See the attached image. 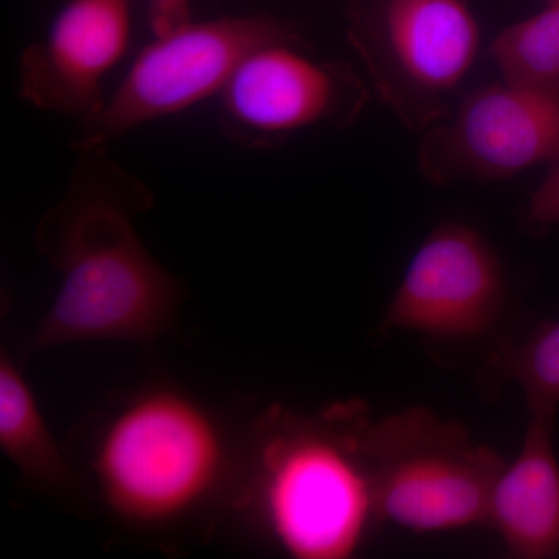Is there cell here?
<instances>
[{
    "label": "cell",
    "instance_id": "4fadbf2b",
    "mask_svg": "<svg viewBox=\"0 0 559 559\" xmlns=\"http://www.w3.org/2000/svg\"><path fill=\"white\" fill-rule=\"evenodd\" d=\"M502 80L530 86H559V0L503 28L489 46Z\"/></svg>",
    "mask_w": 559,
    "mask_h": 559
},
{
    "label": "cell",
    "instance_id": "30bf717a",
    "mask_svg": "<svg viewBox=\"0 0 559 559\" xmlns=\"http://www.w3.org/2000/svg\"><path fill=\"white\" fill-rule=\"evenodd\" d=\"M130 0H69L20 60V94L40 110L91 119L102 83L130 47Z\"/></svg>",
    "mask_w": 559,
    "mask_h": 559
},
{
    "label": "cell",
    "instance_id": "3957f363",
    "mask_svg": "<svg viewBox=\"0 0 559 559\" xmlns=\"http://www.w3.org/2000/svg\"><path fill=\"white\" fill-rule=\"evenodd\" d=\"M219 419L180 390L156 385L103 423L91 469L106 509L135 528H168L200 513L230 479Z\"/></svg>",
    "mask_w": 559,
    "mask_h": 559
},
{
    "label": "cell",
    "instance_id": "5bb4252c",
    "mask_svg": "<svg viewBox=\"0 0 559 559\" xmlns=\"http://www.w3.org/2000/svg\"><path fill=\"white\" fill-rule=\"evenodd\" d=\"M500 371L524 392L530 415L557 417L559 407V319L539 323L524 341L503 352Z\"/></svg>",
    "mask_w": 559,
    "mask_h": 559
},
{
    "label": "cell",
    "instance_id": "8fae6325",
    "mask_svg": "<svg viewBox=\"0 0 559 559\" xmlns=\"http://www.w3.org/2000/svg\"><path fill=\"white\" fill-rule=\"evenodd\" d=\"M555 418L530 415L520 455L506 465L489 499L487 525L514 558L559 555V462Z\"/></svg>",
    "mask_w": 559,
    "mask_h": 559
},
{
    "label": "cell",
    "instance_id": "8992f818",
    "mask_svg": "<svg viewBox=\"0 0 559 559\" xmlns=\"http://www.w3.org/2000/svg\"><path fill=\"white\" fill-rule=\"evenodd\" d=\"M479 25L463 0H382L349 39L374 90L414 130L447 119L479 50Z\"/></svg>",
    "mask_w": 559,
    "mask_h": 559
},
{
    "label": "cell",
    "instance_id": "ba28073f",
    "mask_svg": "<svg viewBox=\"0 0 559 559\" xmlns=\"http://www.w3.org/2000/svg\"><path fill=\"white\" fill-rule=\"evenodd\" d=\"M277 40L250 51L219 94L229 138L267 146L320 123L345 124L366 103V87L344 62L316 61Z\"/></svg>",
    "mask_w": 559,
    "mask_h": 559
},
{
    "label": "cell",
    "instance_id": "277c9868",
    "mask_svg": "<svg viewBox=\"0 0 559 559\" xmlns=\"http://www.w3.org/2000/svg\"><path fill=\"white\" fill-rule=\"evenodd\" d=\"M366 450L380 522L415 533L487 525L506 460L425 407L371 419Z\"/></svg>",
    "mask_w": 559,
    "mask_h": 559
},
{
    "label": "cell",
    "instance_id": "2e32d148",
    "mask_svg": "<svg viewBox=\"0 0 559 559\" xmlns=\"http://www.w3.org/2000/svg\"><path fill=\"white\" fill-rule=\"evenodd\" d=\"M154 36L164 35L191 21V0H145Z\"/></svg>",
    "mask_w": 559,
    "mask_h": 559
},
{
    "label": "cell",
    "instance_id": "9a60e30c",
    "mask_svg": "<svg viewBox=\"0 0 559 559\" xmlns=\"http://www.w3.org/2000/svg\"><path fill=\"white\" fill-rule=\"evenodd\" d=\"M527 218L538 226L559 223V159L528 202Z\"/></svg>",
    "mask_w": 559,
    "mask_h": 559
},
{
    "label": "cell",
    "instance_id": "6da1fadb",
    "mask_svg": "<svg viewBox=\"0 0 559 559\" xmlns=\"http://www.w3.org/2000/svg\"><path fill=\"white\" fill-rule=\"evenodd\" d=\"M100 153H81L68 193L36 229V246L60 272V288L27 342L28 355L72 342L150 344L176 318L179 282L134 226L135 213L153 198Z\"/></svg>",
    "mask_w": 559,
    "mask_h": 559
},
{
    "label": "cell",
    "instance_id": "52a82bcc",
    "mask_svg": "<svg viewBox=\"0 0 559 559\" xmlns=\"http://www.w3.org/2000/svg\"><path fill=\"white\" fill-rule=\"evenodd\" d=\"M558 159L559 86L507 80L466 95L419 146V167L439 183L509 179Z\"/></svg>",
    "mask_w": 559,
    "mask_h": 559
},
{
    "label": "cell",
    "instance_id": "5b68a950",
    "mask_svg": "<svg viewBox=\"0 0 559 559\" xmlns=\"http://www.w3.org/2000/svg\"><path fill=\"white\" fill-rule=\"evenodd\" d=\"M277 40H299V35L270 16L190 21L154 36L103 108L81 121L80 153L103 148L142 124L219 97L250 51Z\"/></svg>",
    "mask_w": 559,
    "mask_h": 559
},
{
    "label": "cell",
    "instance_id": "9c48e42d",
    "mask_svg": "<svg viewBox=\"0 0 559 559\" xmlns=\"http://www.w3.org/2000/svg\"><path fill=\"white\" fill-rule=\"evenodd\" d=\"M506 299L498 253L473 227L444 223L421 242L384 318L385 330L466 341L495 325Z\"/></svg>",
    "mask_w": 559,
    "mask_h": 559
},
{
    "label": "cell",
    "instance_id": "7c38bea8",
    "mask_svg": "<svg viewBox=\"0 0 559 559\" xmlns=\"http://www.w3.org/2000/svg\"><path fill=\"white\" fill-rule=\"evenodd\" d=\"M0 448L33 487L79 491V476L51 436L20 362L5 349L0 356Z\"/></svg>",
    "mask_w": 559,
    "mask_h": 559
},
{
    "label": "cell",
    "instance_id": "7a4b0ae2",
    "mask_svg": "<svg viewBox=\"0 0 559 559\" xmlns=\"http://www.w3.org/2000/svg\"><path fill=\"white\" fill-rule=\"evenodd\" d=\"M371 419L356 400L316 414L272 406L257 419L237 503L283 554L352 558L381 524L366 450Z\"/></svg>",
    "mask_w": 559,
    "mask_h": 559
}]
</instances>
